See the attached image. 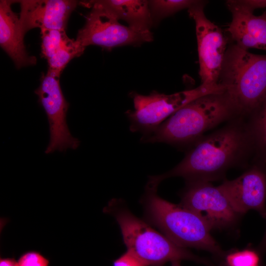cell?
<instances>
[{"instance_id":"6da1fadb","label":"cell","mask_w":266,"mask_h":266,"mask_svg":"<svg viewBox=\"0 0 266 266\" xmlns=\"http://www.w3.org/2000/svg\"><path fill=\"white\" fill-rule=\"evenodd\" d=\"M243 117L236 118L203 136L174 168L150 179L159 184L171 177H183L186 182H210L223 178L230 168L242 164L254 152L248 123Z\"/></svg>"},{"instance_id":"7a4b0ae2","label":"cell","mask_w":266,"mask_h":266,"mask_svg":"<svg viewBox=\"0 0 266 266\" xmlns=\"http://www.w3.org/2000/svg\"><path fill=\"white\" fill-rule=\"evenodd\" d=\"M238 117L242 116L225 91L209 94L182 107L140 140L191 147L207 131Z\"/></svg>"},{"instance_id":"3957f363","label":"cell","mask_w":266,"mask_h":266,"mask_svg":"<svg viewBox=\"0 0 266 266\" xmlns=\"http://www.w3.org/2000/svg\"><path fill=\"white\" fill-rule=\"evenodd\" d=\"M158 185L148 181L142 200L145 221L157 227L177 245L211 253L223 258L225 254L210 234V229L193 211L170 202L157 193Z\"/></svg>"},{"instance_id":"277c9868","label":"cell","mask_w":266,"mask_h":266,"mask_svg":"<svg viewBox=\"0 0 266 266\" xmlns=\"http://www.w3.org/2000/svg\"><path fill=\"white\" fill-rule=\"evenodd\" d=\"M122 203L120 200H113L105 208V212L115 217L127 251L146 266H164L167 262L182 260L211 266L207 259L177 245L164 234L153 229L146 221L134 215Z\"/></svg>"},{"instance_id":"5b68a950","label":"cell","mask_w":266,"mask_h":266,"mask_svg":"<svg viewBox=\"0 0 266 266\" xmlns=\"http://www.w3.org/2000/svg\"><path fill=\"white\" fill-rule=\"evenodd\" d=\"M218 83L241 116L251 115L266 97V55L231 45L227 49Z\"/></svg>"},{"instance_id":"8992f818","label":"cell","mask_w":266,"mask_h":266,"mask_svg":"<svg viewBox=\"0 0 266 266\" xmlns=\"http://www.w3.org/2000/svg\"><path fill=\"white\" fill-rule=\"evenodd\" d=\"M220 85L201 84L196 88L166 95L154 91L149 95L132 92L134 110H129L126 114L130 122L132 132H140L146 135L155 130L164 120L182 107L204 95L221 92Z\"/></svg>"},{"instance_id":"52a82bcc","label":"cell","mask_w":266,"mask_h":266,"mask_svg":"<svg viewBox=\"0 0 266 266\" xmlns=\"http://www.w3.org/2000/svg\"><path fill=\"white\" fill-rule=\"evenodd\" d=\"M62 71L48 68L41 78L39 86L34 93L47 117L49 128V142L46 154L67 149L76 150L80 141L71 133L66 123L68 103L66 100L60 84Z\"/></svg>"},{"instance_id":"ba28073f","label":"cell","mask_w":266,"mask_h":266,"mask_svg":"<svg viewBox=\"0 0 266 266\" xmlns=\"http://www.w3.org/2000/svg\"><path fill=\"white\" fill-rule=\"evenodd\" d=\"M205 1L197 0L188 8L195 23L201 84H219L227 41L221 29L205 16Z\"/></svg>"},{"instance_id":"9c48e42d","label":"cell","mask_w":266,"mask_h":266,"mask_svg":"<svg viewBox=\"0 0 266 266\" xmlns=\"http://www.w3.org/2000/svg\"><path fill=\"white\" fill-rule=\"evenodd\" d=\"M83 28L75 40L85 48L97 45L110 49L124 45H138L153 40L149 31H139L121 24L100 7L92 6Z\"/></svg>"},{"instance_id":"30bf717a","label":"cell","mask_w":266,"mask_h":266,"mask_svg":"<svg viewBox=\"0 0 266 266\" xmlns=\"http://www.w3.org/2000/svg\"><path fill=\"white\" fill-rule=\"evenodd\" d=\"M181 205L198 214L210 230L232 227L240 216L219 187L209 182H187Z\"/></svg>"},{"instance_id":"8fae6325","label":"cell","mask_w":266,"mask_h":266,"mask_svg":"<svg viewBox=\"0 0 266 266\" xmlns=\"http://www.w3.org/2000/svg\"><path fill=\"white\" fill-rule=\"evenodd\" d=\"M239 215L250 210L266 218V168L257 163L236 178L218 186Z\"/></svg>"},{"instance_id":"7c38bea8","label":"cell","mask_w":266,"mask_h":266,"mask_svg":"<svg viewBox=\"0 0 266 266\" xmlns=\"http://www.w3.org/2000/svg\"><path fill=\"white\" fill-rule=\"evenodd\" d=\"M19 21L25 33L35 28L65 30L70 14L78 1L72 0H22Z\"/></svg>"},{"instance_id":"4fadbf2b","label":"cell","mask_w":266,"mask_h":266,"mask_svg":"<svg viewBox=\"0 0 266 266\" xmlns=\"http://www.w3.org/2000/svg\"><path fill=\"white\" fill-rule=\"evenodd\" d=\"M227 5L232 15L228 31L235 44L266 51V11L256 16L244 0H228Z\"/></svg>"},{"instance_id":"5bb4252c","label":"cell","mask_w":266,"mask_h":266,"mask_svg":"<svg viewBox=\"0 0 266 266\" xmlns=\"http://www.w3.org/2000/svg\"><path fill=\"white\" fill-rule=\"evenodd\" d=\"M15 1L0 0V44L17 68H20L35 65L36 59L26 51L23 40L25 33L20 26L19 17L11 8V4Z\"/></svg>"},{"instance_id":"9a60e30c","label":"cell","mask_w":266,"mask_h":266,"mask_svg":"<svg viewBox=\"0 0 266 266\" xmlns=\"http://www.w3.org/2000/svg\"><path fill=\"white\" fill-rule=\"evenodd\" d=\"M80 3L88 7H100L137 31H149L153 24L148 0H99L80 1Z\"/></svg>"},{"instance_id":"2e32d148","label":"cell","mask_w":266,"mask_h":266,"mask_svg":"<svg viewBox=\"0 0 266 266\" xmlns=\"http://www.w3.org/2000/svg\"><path fill=\"white\" fill-rule=\"evenodd\" d=\"M248 123L254 152L258 163L266 164V97L259 106L251 114Z\"/></svg>"},{"instance_id":"e0dca14e","label":"cell","mask_w":266,"mask_h":266,"mask_svg":"<svg viewBox=\"0 0 266 266\" xmlns=\"http://www.w3.org/2000/svg\"><path fill=\"white\" fill-rule=\"evenodd\" d=\"M197 0H148L153 23L185 8H189Z\"/></svg>"},{"instance_id":"ac0fdd59","label":"cell","mask_w":266,"mask_h":266,"mask_svg":"<svg viewBox=\"0 0 266 266\" xmlns=\"http://www.w3.org/2000/svg\"><path fill=\"white\" fill-rule=\"evenodd\" d=\"M85 49L76 40L70 39L47 60L49 68L62 71L70 60L83 54Z\"/></svg>"},{"instance_id":"d6986e66","label":"cell","mask_w":266,"mask_h":266,"mask_svg":"<svg viewBox=\"0 0 266 266\" xmlns=\"http://www.w3.org/2000/svg\"><path fill=\"white\" fill-rule=\"evenodd\" d=\"M40 33L42 55L47 60L71 39L65 30L41 29Z\"/></svg>"},{"instance_id":"ffe728a7","label":"cell","mask_w":266,"mask_h":266,"mask_svg":"<svg viewBox=\"0 0 266 266\" xmlns=\"http://www.w3.org/2000/svg\"><path fill=\"white\" fill-rule=\"evenodd\" d=\"M221 266H260V256L258 252L244 249L229 252L223 257Z\"/></svg>"},{"instance_id":"44dd1931","label":"cell","mask_w":266,"mask_h":266,"mask_svg":"<svg viewBox=\"0 0 266 266\" xmlns=\"http://www.w3.org/2000/svg\"><path fill=\"white\" fill-rule=\"evenodd\" d=\"M19 266H48L49 261L39 253L29 251L22 255L18 261Z\"/></svg>"},{"instance_id":"7402d4cb","label":"cell","mask_w":266,"mask_h":266,"mask_svg":"<svg viewBox=\"0 0 266 266\" xmlns=\"http://www.w3.org/2000/svg\"><path fill=\"white\" fill-rule=\"evenodd\" d=\"M113 266H146L139 259L128 251L113 263Z\"/></svg>"},{"instance_id":"603a6c76","label":"cell","mask_w":266,"mask_h":266,"mask_svg":"<svg viewBox=\"0 0 266 266\" xmlns=\"http://www.w3.org/2000/svg\"><path fill=\"white\" fill-rule=\"evenodd\" d=\"M0 266H19L18 263L11 258H2L0 260Z\"/></svg>"},{"instance_id":"cb8c5ba5","label":"cell","mask_w":266,"mask_h":266,"mask_svg":"<svg viewBox=\"0 0 266 266\" xmlns=\"http://www.w3.org/2000/svg\"><path fill=\"white\" fill-rule=\"evenodd\" d=\"M258 250L259 254H264L266 252V229L263 237L259 244Z\"/></svg>"},{"instance_id":"d4e9b609","label":"cell","mask_w":266,"mask_h":266,"mask_svg":"<svg viewBox=\"0 0 266 266\" xmlns=\"http://www.w3.org/2000/svg\"><path fill=\"white\" fill-rule=\"evenodd\" d=\"M171 266H181V265H180V261H173V262H171Z\"/></svg>"}]
</instances>
